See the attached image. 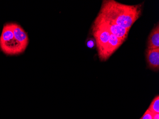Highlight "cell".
<instances>
[{
	"instance_id": "obj_11",
	"label": "cell",
	"mask_w": 159,
	"mask_h": 119,
	"mask_svg": "<svg viewBox=\"0 0 159 119\" xmlns=\"http://www.w3.org/2000/svg\"><path fill=\"white\" fill-rule=\"evenodd\" d=\"M95 45V43L94 42L93 40L92 39L88 40L87 42V46L90 48H93Z\"/></svg>"
},
{
	"instance_id": "obj_12",
	"label": "cell",
	"mask_w": 159,
	"mask_h": 119,
	"mask_svg": "<svg viewBox=\"0 0 159 119\" xmlns=\"http://www.w3.org/2000/svg\"><path fill=\"white\" fill-rule=\"evenodd\" d=\"M152 119H159V113H153Z\"/></svg>"
},
{
	"instance_id": "obj_2",
	"label": "cell",
	"mask_w": 159,
	"mask_h": 119,
	"mask_svg": "<svg viewBox=\"0 0 159 119\" xmlns=\"http://www.w3.org/2000/svg\"><path fill=\"white\" fill-rule=\"evenodd\" d=\"M0 49L3 53L8 55H18L25 50L15 38L11 23L3 25L0 37Z\"/></svg>"
},
{
	"instance_id": "obj_3",
	"label": "cell",
	"mask_w": 159,
	"mask_h": 119,
	"mask_svg": "<svg viewBox=\"0 0 159 119\" xmlns=\"http://www.w3.org/2000/svg\"><path fill=\"white\" fill-rule=\"evenodd\" d=\"M93 33L95 38L99 58L103 61L108 41L111 34L102 25L94 23L93 27Z\"/></svg>"
},
{
	"instance_id": "obj_6",
	"label": "cell",
	"mask_w": 159,
	"mask_h": 119,
	"mask_svg": "<svg viewBox=\"0 0 159 119\" xmlns=\"http://www.w3.org/2000/svg\"><path fill=\"white\" fill-rule=\"evenodd\" d=\"M14 37L21 46L25 50L29 43V38L25 30L18 24L11 23Z\"/></svg>"
},
{
	"instance_id": "obj_8",
	"label": "cell",
	"mask_w": 159,
	"mask_h": 119,
	"mask_svg": "<svg viewBox=\"0 0 159 119\" xmlns=\"http://www.w3.org/2000/svg\"><path fill=\"white\" fill-rule=\"evenodd\" d=\"M157 48H159V25L158 24L151 32L147 42V49Z\"/></svg>"
},
{
	"instance_id": "obj_7",
	"label": "cell",
	"mask_w": 159,
	"mask_h": 119,
	"mask_svg": "<svg viewBox=\"0 0 159 119\" xmlns=\"http://www.w3.org/2000/svg\"><path fill=\"white\" fill-rule=\"evenodd\" d=\"M124 41L118 38L117 37L111 34L108 41L106 52L103 57V61L107 60L111 54L116 51L119 47L124 43Z\"/></svg>"
},
{
	"instance_id": "obj_4",
	"label": "cell",
	"mask_w": 159,
	"mask_h": 119,
	"mask_svg": "<svg viewBox=\"0 0 159 119\" xmlns=\"http://www.w3.org/2000/svg\"><path fill=\"white\" fill-rule=\"evenodd\" d=\"M94 23L102 25L111 34L117 37L118 38L124 42L126 39L129 31V30L126 29L109 21L104 19L99 16H97Z\"/></svg>"
},
{
	"instance_id": "obj_9",
	"label": "cell",
	"mask_w": 159,
	"mask_h": 119,
	"mask_svg": "<svg viewBox=\"0 0 159 119\" xmlns=\"http://www.w3.org/2000/svg\"><path fill=\"white\" fill-rule=\"evenodd\" d=\"M148 109L152 113H159V95L155 96V98L151 103Z\"/></svg>"
},
{
	"instance_id": "obj_1",
	"label": "cell",
	"mask_w": 159,
	"mask_h": 119,
	"mask_svg": "<svg viewBox=\"0 0 159 119\" xmlns=\"http://www.w3.org/2000/svg\"><path fill=\"white\" fill-rule=\"evenodd\" d=\"M142 7V4L125 5L114 0H104L98 16L129 30L141 16Z\"/></svg>"
},
{
	"instance_id": "obj_10",
	"label": "cell",
	"mask_w": 159,
	"mask_h": 119,
	"mask_svg": "<svg viewBox=\"0 0 159 119\" xmlns=\"http://www.w3.org/2000/svg\"><path fill=\"white\" fill-rule=\"evenodd\" d=\"M153 113L148 109L140 119H152Z\"/></svg>"
},
{
	"instance_id": "obj_5",
	"label": "cell",
	"mask_w": 159,
	"mask_h": 119,
	"mask_svg": "<svg viewBox=\"0 0 159 119\" xmlns=\"http://www.w3.org/2000/svg\"><path fill=\"white\" fill-rule=\"evenodd\" d=\"M146 58L149 68L155 71L159 70V48L146 51Z\"/></svg>"
}]
</instances>
